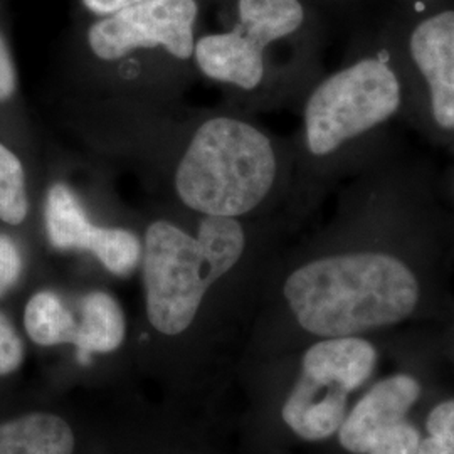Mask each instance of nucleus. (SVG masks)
Here are the masks:
<instances>
[{"label": "nucleus", "instance_id": "f257e3e1", "mask_svg": "<svg viewBox=\"0 0 454 454\" xmlns=\"http://www.w3.org/2000/svg\"><path fill=\"white\" fill-rule=\"evenodd\" d=\"M298 324L333 339L397 324L418 305L419 285L403 261L380 253L311 261L285 283Z\"/></svg>", "mask_w": 454, "mask_h": 454}, {"label": "nucleus", "instance_id": "f03ea898", "mask_svg": "<svg viewBox=\"0 0 454 454\" xmlns=\"http://www.w3.org/2000/svg\"><path fill=\"white\" fill-rule=\"evenodd\" d=\"M244 244L243 227L232 217L206 215L195 238L167 221L150 224L142 258L152 326L165 335L185 332L204 294L243 256Z\"/></svg>", "mask_w": 454, "mask_h": 454}, {"label": "nucleus", "instance_id": "7ed1b4c3", "mask_svg": "<svg viewBox=\"0 0 454 454\" xmlns=\"http://www.w3.org/2000/svg\"><path fill=\"white\" fill-rule=\"evenodd\" d=\"M276 177L275 150L266 135L234 118L199 127L176 174L180 200L204 215H243L260 206Z\"/></svg>", "mask_w": 454, "mask_h": 454}, {"label": "nucleus", "instance_id": "20e7f679", "mask_svg": "<svg viewBox=\"0 0 454 454\" xmlns=\"http://www.w3.org/2000/svg\"><path fill=\"white\" fill-rule=\"evenodd\" d=\"M401 105V86L389 66L365 59L325 80L305 110L307 142L313 155H326L386 121Z\"/></svg>", "mask_w": 454, "mask_h": 454}, {"label": "nucleus", "instance_id": "39448f33", "mask_svg": "<svg viewBox=\"0 0 454 454\" xmlns=\"http://www.w3.org/2000/svg\"><path fill=\"white\" fill-rule=\"evenodd\" d=\"M239 24L226 34H211L195 43L200 71L215 82L253 90L264 74V49L294 33L305 12L298 0H239Z\"/></svg>", "mask_w": 454, "mask_h": 454}, {"label": "nucleus", "instance_id": "423d86ee", "mask_svg": "<svg viewBox=\"0 0 454 454\" xmlns=\"http://www.w3.org/2000/svg\"><path fill=\"white\" fill-rule=\"evenodd\" d=\"M195 0H145L98 20L88 31L99 59L114 61L140 48H160L179 59L194 54Z\"/></svg>", "mask_w": 454, "mask_h": 454}, {"label": "nucleus", "instance_id": "0eeeda50", "mask_svg": "<svg viewBox=\"0 0 454 454\" xmlns=\"http://www.w3.org/2000/svg\"><path fill=\"white\" fill-rule=\"evenodd\" d=\"M44 221L52 247L61 251H90L114 275H130L140 262V239L129 229L95 226L78 195L63 182L49 189Z\"/></svg>", "mask_w": 454, "mask_h": 454}, {"label": "nucleus", "instance_id": "6e6552de", "mask_svg": "<svg viewBox=\"0 0 454 454\" xmlns=\"http://www.w3.org/2000/svg\"><path fill=\"white\" fill-rule=\"evenodd\" d=\"M421 384L406 373L380 380L345 416L339 429L340 444L352 454H367L372 439L384 429L406 419L418 403Z\"/></svg>", "mask_w": 454, "mask_h": 454}, {"label": "nucleus", "instance_id": "1a4fd4ad", "mask_svg": "<svg viewBox=\"0 0 454 454\" xmlns=\"http://www.w3.org/2000/svg\"><path fill=\"white\" fill-rule=\"evenodd\" d=\"M411 54L429 82L439 127L454 129V11L431 17L411 35Z\"/></svg>", "mask_w": 454, "mask_h": 454}, {"label": "nucleus", "instance_id": "9d476101", "mask_svg": "<svg viewBox=\"0 0 454 454\" xmlns=\"http://www.w3.org/2000/svg\"><path fill=\"white\" fill-rule=\"evenodd\" d=\"M347 395L337 384L303 372L283 406V421L307 441L330 438L345 421Z\"/></svg>", "mask_w": 454, "mask_h": 454}, {"label": "nucleus", "instance_id": "9b49d317", "mask_svg": "<svg viewBox=\"0 0 454 454\" xmlns=\"http://www.w3.org/2000/svg\"><path fill=\"white\" fill-rule=\"evenodd\" d=\"M375 360L377 354L371 341L354 335L333 337L307 350L303 372L352 392L371 377Z\"/></svg>", "mask_w": 454, "mask_h": 454}, {"label": "nucleus", "instance_id": "f8f14e48", "mask_svg": "<svg viewBox=\"0 0 454 454\" xmlns=\"http://www.w3.org/2000/svg\"><path fill=\"white\" fill-rule=\"evenodd\" d=\"M74 434L59 416L33 412L0 424V454H73Z\"/></svg>", "mask_w": 454, "mask_h": 454}, {"label": "nucleus", "instance_id": "ddd939ff", "mask_svg": "<svg viewBox=\"0 0 454 454\" xmlns=\"http://www.w3.org/2000/svg\"><path fill=\"white\" fill-rule=\"evenodd\" d=\"M80 320L74 347L80 362H86L91 354L114 352L127 333L123 309L112 294L105 292L88 293L80 303Z\"/></svg>", "mask_w": 454, "mask_h": 454}, {"label": "nucleus", "instance_id": "4468645a", "mask_svg": "<svg viewBox=\"0 0 454 454\" xmlns=\"http://www.w3.org/2000/svg\"><path fill=\"white\" fill-rule=\"evenodd\" d=\"M24 326L37 345H74L78 320L56 293L39 292L26 307Z\"/></svg>", "mask_w": 454, "mask_h": 454}, {"label": "nucleus", "instance_id": "2eb2a0df", "mask_svg": "<svg viewBox=\"0 0 454 454\" xmlns=\"http://www.w3.org/2000/svg\"><path fill=\"white\" fill-rule=\"evenodd\" d=\"M29 211L26 176L22 163L9 148L0 144V219L17 226Z\"/></svg>", "mask_w": 454, "mask_h": 454}, {"label": "nucleus", "instance_id": "dca6fc26", "mask_svg": "<svg viewBox=\"0 0 454 454\" xmlns=\"http://www.w3.org/2000/svg\"><path fill=\"white\" fill-rule=\"evenodd\" d=\"M427 438L418 454H454V399L434 407L426 422Z\"/></svg>", "mask_w": 454, "mask_h": 454}, {"label": "nucleus", "instance_id": "f3484780", "mask_svg": "<svg viewBox=\"0 0 454 454\" xmlns=\"http://www.w3.org/2000/svg\"><path fill=\"white\" fill-rule=\"evenodd\" d=\"M421 434L414 424L404 419L372 439L367 454H418Z\"/></svg>", "mask_w": 454, "mask_h": 454}, {"label": "nucleus", "instance_id": "a211bd4d", "mask_svg": "<svg viewBox=\"0 0 454 454\" xmlns=\"http://www.w3.org/2000/svg\"><path fill=\"white\" fill-rule=\"evenodd\" d=\"M24 358L22 340L17 335L14 325L0 313V375L17 371Z\"/></svg>", "mask_w": 454, "mask_h": 454}, {"label": "nucleus", "instance_id": "6ab92c4d", "mask_svg": "<svg viewBox=\"0 0 454 454\" xmlns=\"http://www.w3.org/2000/svg\"><path fill=\"white\" fill-rule=\"evenodd\" d=\"M22 273V256L17 244L0 234V296L9 292Z\"/></svg>", "mask_w": 454, "mask_h": 454}, {"label": "nucleus", "instance_id": "aec40b11", "mask_svg": "<svg viewBox=\"0 0 454 454\" xmlns=\"http://www.w3.org/2000/svg\"><path fill=\"white\" fill-rule=\"evenodd\" d=\"M16 88V66L4 37L0 35V101H5L12 97Z\"/></svg>", "mask_w": 454, "mask_h": 454}, {"label": "nucleus", "instance_id": "412c9836", "mask_svg": "<svg viewBox=\"0 0 454 454\" xmlns=\"http://www.w3.org/2000/svg\"><path fill=\"white\" fill-rule=\"evenodd\" d=\"M84 5L95 12V14H114L116 11L129 7L138 2H145V0H82Z\"/></svg>", "mask_w": 454, "mask_h": 454}]
</instances>
